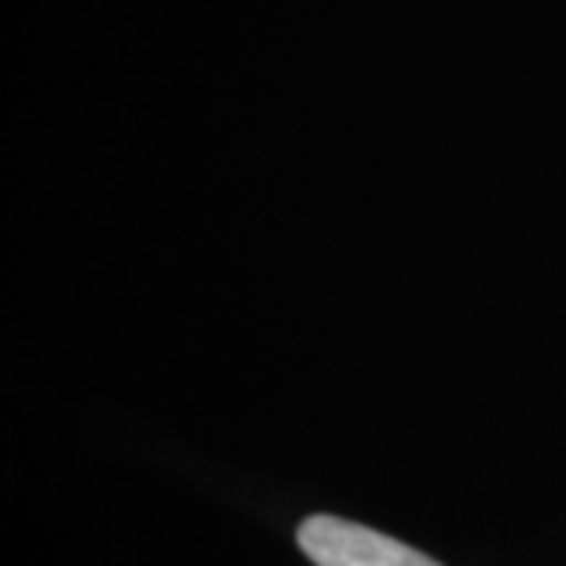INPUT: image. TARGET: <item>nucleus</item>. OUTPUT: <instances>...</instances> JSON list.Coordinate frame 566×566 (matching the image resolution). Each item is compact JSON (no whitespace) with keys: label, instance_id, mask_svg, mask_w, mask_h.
I'll return each mask as SVG.
<instances>
[{"label":"nucleus","instance_id":"obj_1","mask_svg":"<svg viewBox=\"0 0 566 566\" xmlns=\"http://www.w3.org/2000/svg\"><path fill=\"white\" fill-rule=\"evenodd\" d=\"M298 545L316 566H441L401 541L335 515L305 518L298 526Z\"/></svg>","mask_w":566,"mask_h":566}]
</instances>
